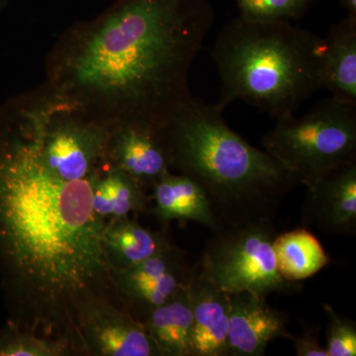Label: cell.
<instances>
[{"mask_svg": "<svg viewBox=\"0 0 356 356\" xmlns=\"http://www.w3.org/2000/svg\"><path fill=\"white\" fill-rule=\"evenodd\" d=\"M106 221L90 178L65 181L40 158L19 95L0 104V274L8 321L62 339L81 355L77 314L96 297L117 301L103 252Z\"/></svg>", "mask_w": 356, "mask_h": 356, "instance_id": "1", "label": "cell"}, {"mask_svg": "<svg viewBox=\"0 0 356 356\" xmlns=\"http://www.w3.org/2000/svg\"><path fill=\"white\" fill-rule=\"evenodd\" d=\"M214 17L209 0H116L58 37L44 83L108 127H161L193 95L189 70Z\"/></svg>", "mask_w": 356, "mask_h": 356, "instance_id": "2", "label": "cell"}, {"mask_svg": "<svg viewBox=\"0 0 356 356\" xmlns=\"http://www.w3.org/2000/svg\"><path fill=\"white\" fill-rule=\"evenodd\" d=\"M222 111L192 95L159 127L170 168L203 187L222 229L273 219L285 195L301 181L232 130Z\"/></svg>", "mask_w": 356, "mask_h": 356, "instance_id": "3", "label": "cell"}, {"mask_svg": "<svg viewBox=\"0 0 356 356\" xmlns=\"http://www.w3.org/2000/svg\"><path fill=\"white\" fill-rule=\"evenodd\" d=\"M323 39L290 21H252L240 16L222 28L212 58L226 108L243 100L275 118L294 113L322 89Z\"/></svg>", "mask_w": 356, "mask_h": 356, "instance_id": "4", "label": "cell"}, {"mask_svg": "<svg viewBox=\"0 0 356 356\" xmlns=\"http://www.w3.org/2000/svg\"><path fill=\"white\" fill-rule=\"evenodd\" d=\"M19 95L40 158L53 175L65 181L89 179L104 165L108 126L44 83Z\"/></svg>", "mask_w": 356, "mask_h": 356, "instance_id": "5", "label": "cell"}, {"mask_svg": "<svg viewBox=\"0 0 356 356\" xmlns=\"http://www.w3.org/2000/svg\"><path fill=\"white\" fill-rule=\"evenodd\" d=\"M262 145L305 185L356 161V104L331 97L303 116L284 115Z\"/></svg>", "mask_w": 356, "mask_h": 356, "instance_id": "6", "label": "cell"}, {"mask_svg": "<svg viewBox=\"0 0 356 356\" xmlns=\"http://www.w3.org/2000/svg\"><path fill=\"white\" fill-rule=\"evenodd\" d=\"M276 235L273 219L215 232L195 264V275L227 293L250 291L266 297L273 293L296 294L302 285L283 280L276 269L273 247Z\"/></svg>", "mask_w": 356, "mask_h": 356, "instance_id": "7", "label": "cell"}, {"mask_svg": "<svg viewBox=\"0 0 356 356\" xmlns=\"http://www.w3.org/2000/svg\"><path fill=\"white\" fill-rule=\"evenodd\" d=\"M194 266L175 245L125 269H110L117 299L138 322L191 284Z\"/></svg>", "mask_w": 356, "mask_h": 356, "instance_id": "8", "label": "cell"}, {"mask_svg": "<svg viewBox=\"0 0 356 356\" xmlns=\"http://www.w3.org/2000/svg\"><path fill=\"white\" fill-rule=\"evenodd\" d=\"M81 355L161 356L144 327L114 300L96 297L77 314Z\"/></svg>", "mask_w": 356, "mask_h": 356, "instance_id": "9", "label": "cell"}, {"mask_svg": "<svg viewBox=\"0 0 356 356\" xmlns=\"http://www.w3.org/2000/svg\"><path fill=\"white\" fill-rule=\"evenodd\" d=\"M105 163L125 172L145 189L153 188L172 170L159 127L140 122L110 127Z\"/></svg>", "mask_w": 356, "mask_h": 356, "instance_id": "10", "label": "cell"}, {"mask_svg": "<svg viewBox=\"0 0 356 356\" xmlns=\"http://www.w3.org/2000/svg\"><path fill=\"white\" fill-rule=\"evenodd\" d=\"M303 220L330 235L356 232V161L305 184Z\"/></svg>", "mask_w": 356, "mask_h": 356, "instance_id": "11", "label": "cell"}, {"mask_svg": "<svg viewBox=\"0 0 356 356\" xmlns=\"http://www.w3.org/2000/svg\"><path fill=\"white\" fill-rule=\"evenodd\" d=\"M229 325L227 356H261L277 339H291L287 316L257 293H229Z\"/></svg>", "mask_w": 356, "mask_h": 356, "instance_id": "12", "label": "cell"}, {"mask_svg": "<svg viewBox=\"0 0 356 356\" xmlns=\"http://www.w3.org/2000/svg\"><path fill=\"white\" fill-rule=\"evenodd\" d=\"M188 292L192 310L191 356H227L231 309L229 293L197 277L195 270Z\"/></svg>", "mask_w": 356, "mask_h": 356, "instance_id": "13", "label": "cell"}, {"mask_svg": "<svg viewBox=\"0 0 356 356\" xmlns=\"http://www.w3.org/2000/svg\"><path fill=\"white\" fill-rule=\"evenodd\" d=\"M152 191V213L159 222H196L207 227L213 233L222 229L207 193L188 175H175L170 170L156 182Z\"/></svg>", "mask_w": 356, "mask_h": 356, "instance_id": "14", "label": "cell"}, {"mask_svg": "<svg viewBox=\"0 0 356 356\" xmlns=\"http://www.w3.org/2000/svg\"><path fill=\"white\" fill-rule=\"evenodd\" d=\"M320 58L322 88L332 97L356 104V17L348 15L323 39Z\"/></svg>", "mask_w": 356, "mask_h": 356, "instance_id": "15", "label": "cell"}, {"mask_svg": "<svg viewBox=\"0 0 356 356\" xmlns=\"http://www.w3.org/2000/svg\"><path fill=\"white\" fill-rule=\"evenodd\" d=\"M102 243L110 269L129 268L173 245L163 232L145 228L129 216L107 220Z\"/></svg>", "mask_w": 356, "mask_h": 356, "instance_id": "16", "label": "cell"}, {"mask_svg": "<svg viewBox=\"0 0 356 356\" xmlns=\"http://www.w3.org/2000/svg\"><path fill=\"white\" fill-rule=\"evenodd\" d=\"M90 185L93 210L105 221L149 210L146 189L114 166L104 163L91 175Z\"/></svg>", "mask_w": 356, "mask_h": 356, "instance_id": "17", "label": "cell"}, {"mask_svg": "<svg viewBox=\"0 0 356 356\" xmlns=\"http://www.w3.org/2000/svg\"><path fill=\"white\" fill-rule=\"evenodd\" d=\"M140 324L161 356H191L192 310L188 286L152 311Z\"/></svg>", "mask_w": 356, "mask_h": 356, "instance_id": "18", "label": "cell"}, {"mask_svg": "<svg viewBox=\"0 0 356 356\" xmlns=\"http://www.w3.org/2000/svg\"><path fill=\"white\" fill-rule=\"evenodd\" d=\"M273 247L277 273L289 282L305 280L331 261L322 243L306 228L276 235Z\"/></svg>", "mask_w": 356, "mask_h": 356, "instance_id": "19", "label": "cell"}, {"mask_svg": "<svg viewBox=\"0 0 356 356\" xmlns=\"http://www.w3.org/2000/svg\"><path fill=\"white\" fill-rule=\"evenodd\" d=\"M76 355L62 339L42 337L7 322L0 329V356Z\"/></svg>", "mask_w": 356, "mask_h": 356, "instance_id": "20", "label": "cell"}, {"mask_svg": "<svg viewBox=\"0 0 356 356\" xmlns=\"http://www.w3.org/2000/svg\"><path fill=\"white\" fill-rule=\"evenodd\" d=\"M241 16L252 21H290L305 11L311 0H236Z\"/></svg>", "mask_w": 356, "mask_h": 356, "instance_id": "21", "label": "cell"}, {"mask_svg": "<svg viewBox=\"0 0 356 356\" xmlns=\"http://www.w3.org/2000/svg\"><path fill=\"white\" fill-rule=\"evenodd\" d=\"M329 318L327 346V356L356 355V325L350 318L339 315L330 304H324Z\"/></svg>", "mask_w": 356, "mask_h": 356, "instance_id": "22", "label": "cell"}, {"mask_svg": "<svg viewBox=\"0 0 356 356\" xmlns=\"http://www.w3.org/2000/svg\"><path fill=\"white\" fill-rule=\"evenodd\" d=\"M290 341L297 356H327V350L318 341V327H304L301 336H292Z\"/></svg>", "mask_w": 356, "mask_h": 356, "instance_id": "23", "label": "cell"}, {"mask_svg": "<svg viewBox=\"0 0 356 356\" xmlns=\"http://www.w3.org/2000/svg\"><path fill=\"white\" fill-rule=\"evenodd\" d=\"M341 3L348 11V15L356 17V0H341Z\"/></svg>", "mask_w": 356, "mask_h": 356, "instance_id": "24", "label": "cell"}, {"mask_svg": "<svg viewBox=\"0 0 356 356\" xmlns=\"http://www.w3.org/2000/svg\"><path fill=\"white\" fill-rule=\"evenodd\" d=\"M7 3H8V0H0V13L6 8Z\"/></svg>", "mask_w": 356, "mask_h": 356, "instance_id": "25", "label": "cell"}]
</instances>
